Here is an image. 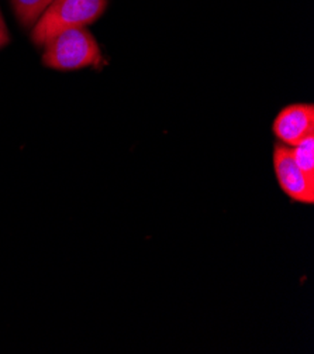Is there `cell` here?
Masks as SVG:
<instances>
[{"label": "cell", "instance_id": "7a4b0ae2", "mask_svg": "<svg viewBox=\"0 0 314 354\" xmlns=\"http://www.w3.org/2000/svg\"><path fill=\"white\" fill-rule=\"evenodd\" d=\"M110 0H54L31 31L36 46H44L68 28L86 27L106 12Z\"/></svg>", "mask_w": 314, "mask_h": 354}, {"label": "cell", "instance_id": "6da1fadb", "mask_svg": "<svg viewBox=\"0 0 314 354\" xmlns=\"http://www.w3.org/2000/svg\"><path fill=\"white\" fill-rule=\"evenodd\" d=\"M44 47L43 64L51 69L75 71L103 65L100 47L93 34L85 27L63 30L54 35Z\"/></svg>", "mask_w": 314, "mask_h": 354}, {"label": "cell", "instance_id": "52a82bcc", "mask_svg": "<svg viewBox=\"0 0 314 354\" xmlns=\"http://www.w3.org/2000/svg\"><path fill=\"white\" fill-rule=\"evenodd\" d=\"M10 41V35H9V30L6 27V23H5V19L2 16V13H0V48H3L9 44Z\"/></svg>", "mask_w": 314, "mask_h": 354}, {"label": "cell", "instance_id": "8992f818", "mask_svg": "<svg viewBox=\"0 0 314 354\" xmlns=\"http://www.w3.org/2000/svg\"><path fill=\"white\" fill-rule=\"evenodd\" d=\"M296 165L310 178H314V134L291 147Z\"/></svg>", "mask_w": 314, "mask_h": 354}, {"label": "cell", "instance_id": "3957f363", "mask_svg": "<svg viewBox=\"0 0 314 354\" xmlns=\"http://www.w3.org/2000/svg\"><path fill=\"white\" fill-rule=\"evenodd\" d=\"M273 169L279 187L293 202L314 203V178H310L295 162L291 147L277 145L273 150Z\"/></svg>", "mask_w": 314, "mask_h": 354}, {"label": "cell", "instance_id": "277c9868", "mask_svg": "<svg viewBox=\"0 0 314 354\" xmlns=\"http://www.w3.org/2000/svg\"><path fill=\"white\" fill-rule=\"evenodd\" d=\"M273 134L288 147H293L314 134V106L293 103L277 113L272 124Z\"/></svg>", "mask_w": 314, "mask_h": 354}, {"label": "cell", "instance_id": "5b68a950", "mask_svg": "<svg viewBox=\"0 0 314 354\" xmlns=\"http://www.w3.org/2000/svg\"><path fill=\"white\" fill-rule=\"evenodd\" d=\"M54 0H10L19 23L28 28L36 24Z\"/></svg>", "mask_w": 314, "mask_h": 354}]
</instances>
